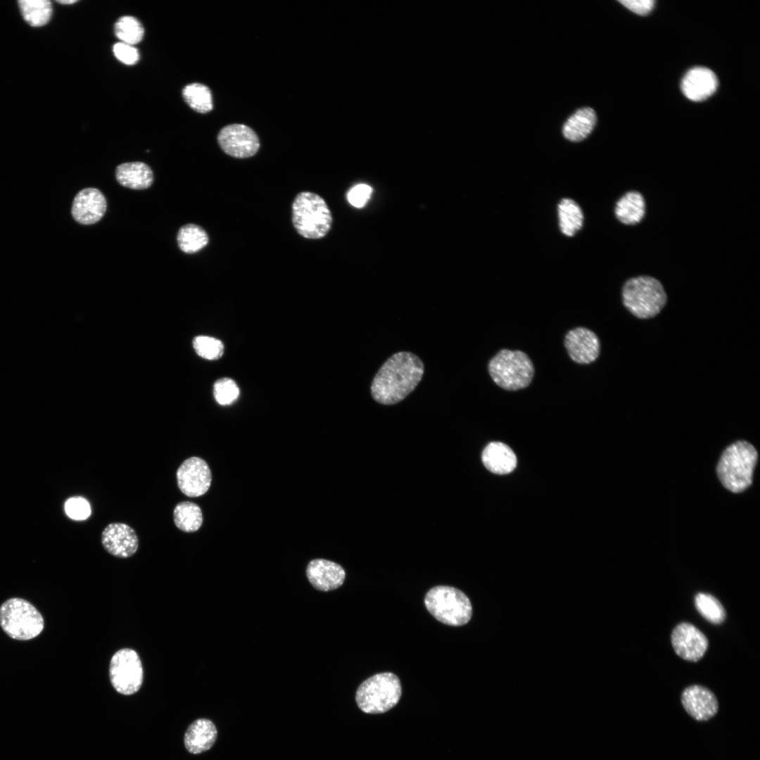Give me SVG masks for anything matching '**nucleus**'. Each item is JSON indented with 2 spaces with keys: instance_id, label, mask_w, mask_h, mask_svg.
I'll list each match as a JSON object with an SVG mask.
<instances>
[{
  "instance_id": "nucleus-1",
  "label": "nucleus",
  "mask_w": 760,
  "mask_h": 760,
  "mask_svg": "<svg viewBox=\"0 0 760 760\" xmlns=\"http://www.w3.org/2000/svg\"><path fill=\"white\" fill-rule=\"evenodd\" d=\"M424 374V364L410 352H399L390 357L376 374L371 386L373 398L384 405L398 403L418 385Z\"/></svg>"
},
{
  "instance_id": "nucleus-2",
  "label": "nucleus",
  "mask_w": 760,
  "mask_h": 760,
  "mask_svg": "<svg viewBox=\"0 0 760 760\" xmlns=\"http://www.w3.org/2000/svg\"><path fill=\"white\" fill-rule=\"evenodd\" d=\"M758 453L745 441H736L723 452L716 467L723 486L733 493L746 490L752 483Z\"/></svg>"
},
{
  "instance_id": "nucleus-3",
  "label": "nucleus",
  "mask_w": 760,
  "mask_h": 760,
  "mask_svg": "<svg viewBox=\"0 0 760 760\" xmlns=\"http://www.w3.org/2000/svg\"><path fill=\"white\" fill-rule=\"evenodd\" d=\"M624 307L639 319L657 315L667 302L661 283L650 276H638L627 280L622 288Z\"/></svg>"
},
{
  "instance_id": "nucleus-4",
  "label": "nucleus",
  "mask_w": 760,
  "mask_h": 760,
  "mask_svg": "<svg viewBox=\"0 0 760 760\" xmlns=\"http://www.w3.org/2000/svg\"><path fill=\"white\" fill-rule=\"evenodd\" d=\"M331 211L322 197L302 191L292 204V222L297 232L306 239H318L329 232L332 224Z\"/></svg>"
},
{
  "instance_id": "nucleus-5",
  "label": "nucleus",
  "mask_w": 760,
  "mask_h": 760,
  "mask_svg": "<svg viewBox=\"0 0 760 760\" xmlns=\"http://www.w3.org/2000/svg\"><path fill=\"white\" fill-rule=\"evenodd\" d=\"M401 693L398 677L393 673L384 672L369 677L360 685L355 701L365 713L383 714L396 705Z\"/></svg>"
},
{
  "instance_id": "nucleus-6",
  "label": "nucleus",
  "mask_w": 760,
  "mask_h": 760,
  "mask_svg": "<svg viewBox=\"0 0 760 760\" xmlns=\"http://www.w3.org/2000/svg\"><path fill=\"white\" fill-rule=\"evenodd\" d=\"M424 604L436 619L449 626L464 625L472 615L469 599L460 590L451 586L438 585L430 589L425 595Z\"/></svg>"
},
{
  "instance_id": "nucleus-7",
  "label": "nucleus",
  "mask_w": 760,
  "mask_h": 760,
  "mask_svg": "<svg viewBox=\"0 0 760 760\" xmlns=\"http://www.w3.org/2000/svg\"><path fill=\"white\" fill-rule=\"evenodd\" d=\"M489 374L503 389L517 391L527 387L534 375V367L523 351L502 349L489 362Z\"/></svg>"
},
{
  "instance_id": "nucleus-8",
  "label": "nucleus",
  "mask_w": 760,
  "mask_h": 760,
  "mask_svg": "<svg viewBox=\"0 0 760 760\" xmlns=\"http://www.w3.org/2000/svg\"><path fill=\"white\" fill-rule=\"evenodd\" d=\"M0 626L10 638L28 640L42 633L44 621L40 612L30 602L13 597L0 606Z\"/></svg>"
},
{
  "instance_id": "nucleus-9",
  "label": "nucleus",
  "mask_w": 760,
  "mask_h": 760,
  "mask_svg": "<svg viewBox=\"0 0 760 760\" xmlns=\"http://www.w3.org/2000/svg\"><path fill=\"white\" fill-rule=\"evenodd\" d=\"M109 677L114 689L120 694L131 695L139 690L144 671L137 652L130 648L117 651L109 666Z\"/></svg>"
},
{
  "instance_id": "nucleus-10",
  "label": "nucleus",
  "mask_w": 760,
  "mask_h": 760,
  "mask_svg": "<svg viewBox=\"0 0 760 760\" xmlns=\"http://www.w3.org/2000/svg\"><path fill=\"white\" fill-rule=\"evenodd\" d=\"M222 150L234 158H245L254 156L260 148L256 133L243 124H232L223 127L217 136Z\"/></svg>"
},
{
  "instance_id": "nucleus-11",
  "label": "nucleus",
  "mask_w": 760,
  "mask_h": 760,
  "mask_svg": "<svg viewBox=\"0 0 760 760\" xmlns=\"http://www.w3.org/2000/svg\"><path fill=\"white\" fill-rule=\"evenodd\" d=\"M176 476L179 490L191 498L204 495L212 481L211 471L208 464L198 457L185 460L178 467Z\"/></svg>"
},
{
  "instance_id": "nucleus-12",
  "label": "nucleus",
  "mask_w": 760,
  "mask_h": 760,
  "mask_svg": "<svg viewBox=\"0 0 760 760\" xmlns=\"http://www.w3.org/2000/svg\"><path fill=\"white\" fill-rule=\"evenodd\" d=\"M671 644L679 657L690 661H697L704 656L709 642L695 626L681 623L673 630Z\"/></svg>"
},
{
  "instance_id": "nucleus-13",
  "label": "nucleus",
  "mask_w": 760,
  "mask_h": 760,
  "mask_svg": "<svg viewBox=\"0 0 760 760\" xmlns=\"http://www.w3.org/2000/svg\"><path fill=\"white\" fill-rule=\"evenodd\" d=\"M101 543L109 554L120 558L132 556L139 547L135 531L123 523L108 524L102 532Z\"/></svg>"
},
{
  "instance_id": "nucleus-14",
  "label": "nucleus",
  "mask_w": 760,
  "mask_h": 760,
  "mask_svg": "<svg viewBox=\"0 0 760 760\" xmlns=\"http://www.w3.org/2000/svg\"><path fill=\"white\" fill-rule=\"evenodd\" d=\"M564 346L571 359L579 364H589L599 356L600 343L597 336L585 327L570 330L565 336Z\"/></svg>"
},
{
  "instance_id": "nucleus-15",
  "label": "nucleus",
  "mask_w": 760,
  "mask_h": 760,
  "mask_svg": "<svg viewBox=\"0 0 760 760\" xmlns=\"http://www.w3.org/2000/svg\"><path fill=\"white\" fill-rule=\"evenodd\" d=\"M106 207V198L100 190L86 188L75 196L71 213L77 222L82 224H92L102 218Z\"/></svg>"
},
{
  "instance_id": "nucleus-16",
  "label": "nucleus",
  "mask_w": 760,
  "mask_h": 760,
  "mask_svg": "<svg viewBox=\"0 0 760 760\" xmlns=\"http://www.w3.org/2000/svg\"><path fill=\"white\" fill-rule=\"evenodd\" d=\"M685 711L697 721H707L718 711V703L715 695L701 685H691L684 690L681 696Z\"/></svg>"
},
{
  "instance_id": "nucleus-17",
  "label": "nucleus",
  "mask_w": 760,
  "mask_h": 760,
  "mask_svg": "<svg viewBox=\"0 0 760 760\" xmlns=\"http://www.w3.org/2000/svg\"><path fill=\"white\" fill-rule=\"evenodd\" d=\"M306 576L315 589L327 592L340 587L344 581L346 573L337 563L315 559L308 564Z\"/></svg>"
},
{
  "instance_id": "nucleus-18",
  "label": "nucleus",
  "mask_w": 760,
  "mask_h": 760,
  "mask_svg": "<svg viewBox=\"0 0 760 760\" xmlns=\"http://www.w3.org/2000/svg\"><path fill=\"white\" fill-rule=\"evenodd\" d=\"M718 80L713 71L704 67H695L685 75L681 82L683 94L693 101H701L711 96L716 90Z\"/></svg>"
},
{
  "instance_id": "nucleus-19",
  "label": "nucleus",
  "mask_w": 760,
  "mask_h": 760,
  "mask_svg": "<svg viewBox=\"0 0 760 760\" xmlns=\"http://www.w3.org/2000/svg\"><path fill=\"white\" fill-rule=\"evenodd\" d=\"M217 737V730L215 724L209 719L201 718L194 721L187 728L184 743L189 752L198 754L210 749Z\"/></svg>"
},
{
  "instance_id": "nucleus-20",
  "label": "nucleus",
  "mask_w": 760,
  "mask_h": 760,
  "mask_svg": "<svg viewBox=\"0 0 760 760\" xmlns=\"http://www.w3.org/2000/svg\"><path fill=\"white\" fill-rule=\"evenodd\" d=\"M481 459L489 471L498 474L510 473L516 467L517 462L513 450L501 442H492L487 445L482 452Z\"/></svg>"
},
{
  "instance_id": "nucleus-21",
  "label": "nucleus",
  "mask_w": 760,
  "mask_h": 760,
  "mask_svg": "<svg viewBox=\"0 0 760 760\" xmlns=\"http://www.w3.org/2000/svg\"><path fill=\"white\" fill-rule=\"evenodd\" d=\"M115 177L120 184L132 189H145L153 183V172L142 162H129L119 165Z\"/></svg>"
},
{
  "instance_id": "nucleus-22",
  "label": "nucleus",
  "mask_w": 760,
  "mask_h": 760,
  "mask_svg": "<svg viewBox=\"0 0 760 760\" xmlns=\"http://www.w3.org/2000/svg\"><path fill=\"white\" fill-rule=\"evenodd\" d=\"M616 218L623 224L639 223L645 214V201L638 191H628L616 202L614 209Z\"/></svg>"
},
{
  "instance_id": "nucleus-23",
  "label": "nucleus",
  "mask_w": 760,
  "mask_h": 760,
  "mask_svg": "<svg viewBox=\"0 0 760 760\" xmlns=\"http://www.w3.org/2000/svg\"><path fill=\"white\" fill-rule=\"evenodd\" d=\"M596 122L597 116L592 108L578 109L564 123L563 135L571 141H582L591 133Z\"/></svg>"
},
{
  "instance_id": "nucleus-24",
  "label": "nucleus",
  "mask_w": 760,
  "mask_h": 760,
  "mask_svg": "<svg viewBox=\"0 0 760 760\" xmlns=\"http://www.w3.org/2000/svg\"><path fill=\"white\" fill-rule=\"evenodd\" d=\"M173 517L175 526L186 533L196 531L203 523L201 508L190 501L179 502L174 509Z\"/></svg>"
},
{
  "instance_id": "nucleus-25",
  "label": "nucleus",
  "mask_w": 760,
  "mask_h": 760,
  "mask_svg": "<svg viewBox=\"0 0 760 760\" xmlns=\"http://www.w3.org/2000/svg\"><path fill=\"white\" fill-rule=\"evenodd\" d=\"M558 216L560 230L566 236L574 235L583 225V212L579 205L570 198H564L559 202Z\"/></svg>"
},
{
  "instance_id": "nucleus-26",
  "label": "nucleus",
  "mask_w": 760,
  "mask_h": 760,
  "mask_svg": "<svg viewBox=\"0 0 760 760\" xmlns=\"http://www.w3.org/2000/svg\"><path fill=\"white\" fill-rule=\"evenodd\" d=\"M19 8L24 20L32 27H42L49 23L52 4L49 0H20Z\"/></svg>"
},
{
  "instance_id": "nucleus-27",
  "label": "nucleus",
  "mask_w": 760,
  "mask_h": 760,
  "mask_svg": "<svg viewBox=\"0 0 760 760\" xmlns=\"http://www.w3.org/2000/svg\"><path fill=\"white\" fill-rule=\"evenodd\" d=\"M177 240L181 251L186 253H195L207 246L209 239L201 227L187 224L179 229Z\"/></svg>"
},
{
  "instance_id": "nucleus-28",
  "label": "nucleus",
  "mask_w": 760,
  "mask_h": 760,
  "mask_svg": "<svg viewBox=\"0 0 760 760\" xmlns=\"http://www.w3.org/2000/svg\"><path fill=\"white\" fill-rule=\"evenodd\" d=\"M182 96L186 103L195 111L206 113L213 108L210 89L201 83H192L184 87Z\"/></svg>"
},
{
  "instance_id": "nucleus-29",
  "label": "nucleus",
  "mask_w": 760,
  "mask_h": 760,
  "mask_svg": "<svg viewBox=\"0 0 760 760\" xmlns=\"http://www.w3.org/2000/svg\"><path fill=\"white\" fill-rule=\"evenodd\" d=\"M114 31L120 42L133 46L141 41L144 34L141 22L130 15L120 18L115 23Z\"/></svg>"
},
{
  "instance_id": "nucleus-30",
  "label": "nucleus",
  "mask_w": 760,
  "mask_h": 760,
  "mask_svg": "<svg viewBox=\"0 0 760 760\" xmlns=\"http://www.w3.org/2000/svg\"><path fill=\"white\" fill-rule=\"evenodd\" d=\"M695 605L699 614L708 621L719 624L726 619V611L721 602L714 596L699 593L695 597Z\"/></svg>"
},
{
  "instance_id": "nucleus-31",
  "label": "nucleus",
  "mask_w": 760,
  "mask_h": 760,
  "mask_svg": "<svg viewBox=\"0 0 760 760\" xmlns=\"http://www.w3.org/2000/svg\"><path fill=\"white\" fill-rule=\"evenodd\" d=\"M193 346L196 353L201 357L214 360H217L224 353L222 342L214 337L198 336L193 341Z\"/></svg>"
},
{
  "instance_id": "nucleus-32",
  "label": "nucleus",
  "mask_w": 760,
  "mask_h": 760,
  "mask_svg": "<svg viewBox=\"0 0 760 760\" xmlns=\"http://www.w3.org/2000/svg\"><path fill=\"white\" fill-rule=\"evenodd\" d=\"M215 400L222 405H227L235 402L239 395V388L236 383L230 378H222L215 381L213 386Z\"/></svg>"
},
{
  "instance_id": "nucleus-33",
  "label": "nucleus",
  "mask_w": 760,
  "mask_h": 760,
  "mask_svg": "<svg viewBox=\"0 0 760 760\" xmlns=\"http://www.w3.org/2000/svg\"><path fill=\"white\" fill-rule=\"evenodd\" d=\"M65 511L74 520H84L91 514L89 503L81 497L69 498L65 503Z\"/></svg>"
},
{
  "instance_id": "nucleus-34",
  "label": "nucleus",
  "mask_w": 760,
  "mask_h": 760,
  "mask_svg": "<svg viewBox=\"0 0 760 760\" xmlns=\"http://www.w3.org/2000/svg\"><path fill=\"white\" fill-rule=\"evenodd\" d=\"M113 51L115 56L126 65H134L139 59V51L133 45L119 42L113 45Z\"/></svg>"
},
{
  "instance_id": "nucleus-35",
  "label": "nucleus",
  "mask_w": 760,
  "mask_h": 760,
  "mask_svg": "<svg viewBox=\"0 0 760 760\" xmlns=\"http://www.w3.org/2000/svg\"><path fill=\"white\" fill-rule=\"evenodd\" d=\"M372 188L365 184H360L352 189L348 193L347 198L350 205L355 208L364 207L371 197Z\"/></svg>"
},
{
  "instance_id": "nucleus-36",
  "label": "nucleus",
  "mask_w": 760,
  "mask_h": 760,
  "mask_svg": "<svg viewBox=\"0 0 760 760\" xmlns=\"http://www.w3.org/2000/svg\"><path fill=\"white\" fill-rule=\"evenodd\" d=\"M619 2L633 13L642 15L650 13L654 5L652 0H622Z\"/></svg>"
},
{
  "instance_id": "nucleus-37",
  "label": "nucleus",
  "mask_w": 760,
  "mask_h": 760,
  "mask_svg": "<svg viewBox=\"0 0 760 760\" xmlns=\"http://www.w3.org/2000/svg\"><path fill=\"white\" fill-rule=\"evenodd\" d=\"M77 1H76V0H61V1H57V2H58V3H59V4H72L76 3Z\"/></svg>"
}]
</instances>
